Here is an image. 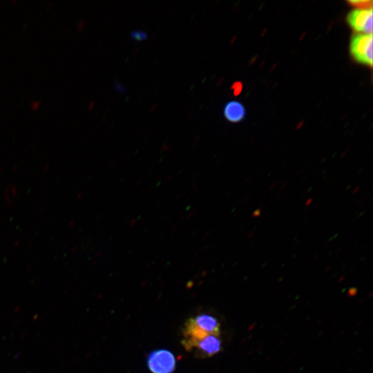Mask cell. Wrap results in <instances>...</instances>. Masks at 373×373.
<instances>
[{"instance_id":"7","label":"cell","mask_w":373,"mask_h":373,"mask_svg":"<svg viewBox=\"0 0 373 373\" xmlns=\"http://www.w3.org/2000/svg\"><path fill=\"white\" fill-rule=\"evenodd\" d=\"M347 2L350 5L357 7L358 9H370V8H372V1L370 0L348 1Z\"/></svg>"},{"instance_id":"8","label":"cell","mask_w":373,"mask_h":373,"mask_svg":"<svg viewBox=\"0 0 373 373\" xmlns=\"http://www.w3.org/2000/svg\"><path fill=\"white\" fill-rule=\"evenodd\" d=\"M131 37L136 41H142L146 39L147 34L142 30H133L131 34Z\"/></svg>"},{"instance_id":"6","label":"cell","mask_w":373,"mask_h":373,"mask_svg":"<svg viewBox=\"0 0 373 373\" xmlns=\"http://www.w3.org/2000/svg\"><path fill=\"white\" fill-rule=\"evenodd\" d=\"M223 114L227 121L236 123L244 119L246 115V110L242 103L233 100L225 104Z\"/></svg>"},{"instance_id":"10","label":"cell","mask_w":373,"mask_h":373,"mask_svg":"<svg viewBox=\"0 0 373 373\" xmlns=\"http://www.w3.org/2000/svg\"><path fill=\"white\" fill-rule=\"evenodd\" d=\"M41 105V102L39 99H32L29 102V106L32 111L36 112L37 111Z\"/></svg>"},{"instance_id":"9","label":"cell","mask_w":373,"mask_h":373,"mask_svg":"<svg viewBox=\"0 0 373 373\" xmlns=\"http://www.w3.org/2000/svg\"><path fill=\"white\" fill-rule=\"evenodd\" d=\"M231 89L233 90V95H238L241 91H242V84L241 82H236L233 84V85L231 86Z\"/></svg>"},{"instance_id":"4","label":"cell","mask_w":373,"mask_h":373,"mask_svg":"<svg viewBox=\"0 0 373 373\" xmlns=\"http://www.w3.org/2000/svg\"><path fill=\"white\" fill-rule=\"evenodd\" d=\"M219 336H208L186 346L184 349L193 352L200 357H209L218 354L221 350Z\"/></svg>"},{"instance_id":"11","label":"cell","mask_w":373,"mask_h":373,"mask_svg":"<svg viewBox=\"0 0 373 373\" xmlns=\"http://www.w3.org/2000/svg\"><path fill=\"white\" fill-rule=\"evenodd\" d=\"M84 27V21L83 20L79 21L76 24V29L78 31H81Z\"/></svg>"},{"instance_id":"5","label":"cell","mask_w":373,"mask_h":373,"mask_svg":"<svg viewBox=\"0 0 373 373\" xmlns=\"http://www.w3.org/2000/svg\"><path fill=\"white\" fill-rule=\"evenodd\" d=\"M347 21L354 30L372 35V8L354 10L348 14Z\"/></svg>"},{"instance_id":"12","label":"cell","mask_w":373,"mask_h":373,"mask_svg":"<svg viewBox=\"0 0 373 373\" xmlns=\"http://www.w3.org/2000/svg\"><path fill=\"white\" fill-rule=\"evenodd\" d=\"M52 8V3L48 2L46 5V11L49 12Z\"/></svg>"},{"instance_id":"2","label":"cell","mask_w":373,"mask_h":373,"mask_svg":"<svg viewBox=\"0 0 373 373\" xmlns=\"http://www.w3.org/2000/svg\"><path fill=\"white\" fill-rule=\"evenodd\" d=\"M147 366L151 373H173L175 369L176 360L171 352L159 349L149 354Z\"/></svg>"},{"instance_id":"3","label":"cell","mask_w":373,"mask_h":373,"mask_svg":"<svg viewBox=\"0 0 373 373\" xmlns=\"http://www.w3.org/2000/svg\"><path fill=\"white\" fill-rule=\"evenodd\" d=\"M350 52L358 61L372 65V35L361 34L354 36L350 43Z\"/></svg>"},{"instance_id":"13","label":"cell","mask_w":373,"mask_h":373,"mask_svg":"<svg viewBox=\"0 0 373 373\" xmlns=\"http://www.w3.org/2000/svg\"><path fill=\"white\" fill-rule=\"evenodd\" d=\"M17 2V0H12V3H16Z\"/></svg>"},{"instance_id":"1","label":"cell","mask_w":373,"mask_h":373,"mask_svg":"<svg viewBox=\"0 0 373 373\" xmlns=\"http://www.w3.org/2000/svg\"><path fill=\"white\" fill-rule=\"evenodd\" d=\"M220 326L218 321L209 314H200L189 318L183 329L182 344L185 348L190 344L208 336H219Z\"/></svg>"}]
</instances>
